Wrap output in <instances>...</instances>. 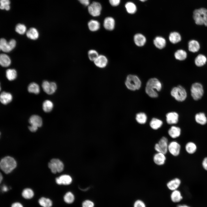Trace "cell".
<instances>
[{
  "label": "cell",
  "mask_w": 207,
  "mask_h": 207,
  "mask_svg": "<svg viewBox=\"0 0 207 207\" xmlns=\"http://www.w3.org/2000/svg\"><path fill=\"white\" fill-rule=\"evenodd\" d=\"M88 27L89 30L92 32H96L98 31L100 27V23L95 20H90L88 23Z\"/></svg>",
  "instance_id": "d4e9b609"
},
{
  "label": "cell",
  "mask_w": 207,
  "mask_h": 207,
  "mask_svg": "<svg viewBox=\"0 0 207 207\" xmlns=\"http://www.w3.org/2000/svg\"><path fill=\"white\" fill-rule=\"evenodd\" d=\"M153 43L155 46L157 48L162 49L166 46V41L165 39L161 36H157L153 40Z\"/></svg>",
  "instance_id": "44dd1931"
},
{
  "label": "cell",
  "mask_w": 207,
  "mask_h": 207,
  "mask_svg": "<svg viewBox=\"0 0 207 207\" xmlns=\"http://www.w3.org/2000/svg\"><path fill=\"white\" fill-rule=\"evenodd\" d=\"M165 155L162 153L157 152L153 157V160L154 163L158 166L164 164L166 159Z\"/></svg>",
  "instance_id": "5bb4252c"
},
{
  "label": "cell",
  "mask_w": 207,
  "mask_h": 207,
  "mask_svg": "<svg viewBox=\"0 0 207 207\" xmlns=\"http://www.w3.org/2000/svg\"><path fill=\"white\" fill-rule=\"evenodd\" d=\"M48 167L52 172L54 174L63 171L64 165L62 162L57 159H53L48 163Z\"/></svg>",
  "instance_id": "9c48e42d"
},
{
  "label": "cell",
  "mask_w": 207,
  "mask_h": 207,
  "mask_svg": "<svg viewBox=\"0 0 207 207\" xmlns=\"http://www.w3.org/2000/svg\"><path fill=\"white\" fill-rule=\"evenodd\" d=\"M174 56L176 59L179 60H183L186 58L187 53L184 50L179 49L175 52Z\"/></svg>",
  "instance_id": "d590c367"
},
{
  "label": "cell",
  "mask_w": 207,
  "mask_h": 207,
  "mask_svg": "<svg viewBox=\"0 0 207 207\" xmlns=\"http://www.w3.org/2000/svg\"><path fill=\"white\" fill-rule=\"evenodd\" d=\"M0 166L1 169L5 173L8 174L16 167V163L13 158L8 156L2 159L0 162Z\"/></svg>",
  "instance_id": "3957f363"
},
{
  "label": "cell",
  "mask_w": 207,
  "mask_h": 207,
  "mask_svg": "<svg viewBox=\"0 0 207 207\" xmlns=\"http://www.w3.org/2000/svg\"><path fill=\"white\" fill-rule=\"evenodd\" d=\"M2 179H3V177L1 175H1H0V182H1V180H2Z\"/></svg>",
  "instance_id": "9f6ffc18"
},
{
  "label": "cell",
  "mask_w": 207,
  "mask_h": 207,
  "mask_svg": "<svg viewBox=\"0 0 207 207\" xmlns=\"http://www.w3.org/2000/svg\"><path fill=\"white\" fill-rule=\"evenodd\" d=\"M6 76L9 80H13L16 78L17 76L16 71L15 70L13 69H8L6 71Z\"/></svg>",
  "instance_id": "e575fe53"
},
{
  "label": "cell",
  "mask_w": 207,
  "mask_h": 207,
  "mask_svg": "<svg viewBox=\"0 0 207 207\" xmlns=\"http://www.w3.org/2000/svg\"><path fill=\"white\" fill-rule=\"evenodd\" d=\"M191 96L195 100H198L202 97L204 93L203 86L200 83H196L191 86Z\"/></svg>",
  "instance_id": "52a82bcc"
},
{
  "label": "cell",
  "mask_w": 207,
  "mask_h": 207,
  "mask_svg": "<svg viewBox=\"0 0 207 207\" xmlns=\"http://www.w3.org/2000/svg\"><path fill=\"white\" fill-rule=\"evenodd\" d=\"M88 11L89 14L93 17L99 16L101 14V6L100 3L93 2L88 7Z\"/></svg>",
  "instance_id": "8fae6325"
},
{
  "label": "cell",
  "mask_w": 207,
  "mask_h": 207,
  "mask_svg": "<svg viewBox=\"0 0 207 207\" xmlns=\"http://www.w3.org/2000/svg\"><path fill=\"white\" fill-rule=\"evenodd\" d=\"M11 64V60L8 55L5 53H2L0 55V64L3 67H7Z\"/></svg>",
  "instance_id": "83f0119b"
},
{
  "label": "cell",
  "mask_w": 207,
  "mask_h": 207,
  "mask_svg": "<svg viewBox=\"0 0 207 207\" xmlns=\"http://www.w3.org/2000/svg\"><path fill=\"white\" fill-rule=\"evenodd\" d=\"M125 7L127 12L130 14H133L136 11V7L135 5L131 2L127 3Z\"/></svg>",
  "instance_id": "7bdbcfd3"
},
{
  "label": "cell",
  "mask_w": 207,
  "mask_h": 207,
  "mask_svg": "<svg viewBox=\"0 0 207 207\" xmlns=\"http://www.w3.org/2000/svg\"><path fill=\"white\" fill-rule=\"evenodd\" d=\"M29 122L31 125L38 128L41 127L43 123L41 117L36 115H32L29 119Z\"/></svg>",
  "instance_id": "ffe728a7"
},
{
  "label": "cell",
  "mask_w": 207,
  "mask_h": 207,
  "mask_svg": "<svg viewBox=\"0 0 207 207\" xmlns=\"http://www.w3.org/2000/svg\"><path fill=\"white\" fill-rule=\"evenodd\" d=\"M140 0L141 1L143 2V1H145L146 0Z\"/></svg>",
  "instance_id": "6f0895ef"
},
{
  "label": "cell",
  "mask_w": 207,
  "mask_h": 207,
  "mask_svg": "<svg viewBox=\"0 0 207 207\" xmlns=\"http://www.w3.org/2000/svg\"><path fill=\"white\" fill-rule=\"evenodd\" d=\"M169 143L167 138L165 137H162L158 142L155 145L154 149L157 152H161L166 154L168 152Z\"/></svg>",
  "instance_id": "8992f818"
},
{
  "label": "cell",
  "mask_w": 207,
  "mask_h": 207,
  "mask_svg": "<svg viewBox=\"0 0 207 207\" xmlns=\"http://www.w3.org/2000/svg\"><path fill=\"white\" fill-rule=\"evenodd\" d=\"M103 25L106 30L109 31H112L115 27V20L112 17H107L104 20Z\"/></svg>",
  "instance_id": "9a60e30c"
},
{
  "label": "cell",
  "mask_w": 207,
  "mask_h": 207,
  "mask_svg": "<svg viewBox=\"0 0 207 207\" xmlns=\"http://www.w3.org/2000/svg\"><path fill=\"white\" fill-rule=\"evenodd\" d=\"M125 84L128 89L133 91L140 89L141 85V82L137 76L129 74L126 77Z\"/></svg>",
  "instance_id": "277c9868"
},
{
  "label": "cell",
  "mask_w": 207,
  "mask_h": 207,
  "mask_svg": "<svg viewBox=\"0 0 207 207\" xmlns=\"http://www.w3.org/2000/svg\"><path fill=\"white\" fill-rule=\"evenodd\" d=\"M39 204L43 207H51L52 205L51 200L49 198L42 197L38 201Z\"/></svg>",
  "instance_id": "8d00e7d4"
},
{
  "label": "cell",
  "mask_w": 207,
  "mask_h": 207,
  "mask_svg": "<svg viewBox=\"0 0 207 207\" xmlns=\"http://www.w3.org/2000/svg\"><path fill=\"white\" fill-rule=\"evenodd\" d=\"M16 41L14 39H11L9 42L4 38H1L0 41V48L3 51L9 52L15 47Z\"/></svg>",
  "instance_id": "ba28073f"
},
{
  "label": "cell",
  "mask_w": 207,
  "mask_h": 207,
  "mask_svg": "<svg viewBox=\"0 0 207 207\" xmlns=\"http://www.w3.org/2000/svg\"><path fill=\"white\" fill-rule=\"evenodd\" d=\"M207 61V58L205 56L202 54L198 55L195 58V63L198 66L201 67L204 65Z\"/></svg>",
  "instance_id": "4dcf8cb0"
},
{
  "label": "cell",
  "mask_w": 207,
  "mask_h": 207,
  "mask_svg": "<svg viewBox=\"0 0 207 207\" xmlns=\"http://www.w3.org/2000/svg\"><path fill=\"white\" fill-rule=\"evenodd\" d=\"M133 207H146V206L143 201L140 200H138L134 202Z\"/></svg>",
  "instance_id": "bcb514c9"
},
{
  "label": "cell",
  "mask_w": 207,
  "mask_h": 207,
  "mask_svg": "<svg viewBox=\"0 0 207 207\" xmlns=\"http://www.w3.org/2000/svg\"><path fill=\"white\" fill-rule=\"evenodd\" d=\"M78 1L82 4L85 6H87L89 3V0H78Z\"/></svg>",
  "instance_id": "f907efd6"
},
{
  "label": "cell",
  "mask_w": 207,
  "mask_h": 207,
  "mask_svg": "<svg viewBox=\"0 0 207 207\" xmlns=\"http://www.w3.org/2000/svg\"><path fill=\"white\" fill-rule=\"evenodd\" d=\"M87 55L89 60L93 62L99 56V54L96 50L92 49L89 50Z\"/></svg>",
  "instance_id": "ab89813d"
},
{
  "label": "cell",
  "mask_w": 207,
  "mask_h": 207,
  "mask_svg": "<svg viewBox=\"0 0 207 207\" xmlns=\"http://www.w3.org/2000/svg\"><path fill=\"white\" fill-rule=\"evenodd\" d=\"M202 164L203 168L205 170L207 171V157H205L203 159Z\"/></svg>",
  "instance_id": "c3c4849f"
},
{
  "label": "cell",
  "mask_w": 207,
  "mask_h": 207,
  "mask_svg": "<svg viewBox=\"0 0 207 207\" xmlns=\"http://www.w3.org/2000/svg\"><path fill=\"white\" fill-rule=\"evenodd\" d=\"M28 129L31 131L32 132H35L37 131L38 127L31 125L30 126H29Z\"/></svg>",
  "instance_id": "816d5d0a"
},
{
  "label": "cell",
  "mask_w": 207,
  "mask_h": 207,
  "mask_svg": "<svg viewBox=\"0 0 207 207\" xmlns=\"http://www.w3.org/2000/svg\"><path fill=\"white\" fill-rule=\"evenodd\" d=\"M181 149V145L176 141H173L169 143L168 152L174 156H177L180 154Z\"/></svg>",
  "instance_id": "30bf717a"
},
{
  "label": "cell",
  "mask_w": 207,
  "mask_h": 207,
  "mask_svg": "<svg viewBox=\"0 0 207 207\" xmlns=\"http://www.w3.org/2000/svg\"><path fill=\"white\" fill-rule=\"evenodd\" d=\"M185 149L186 152L189 154H194L197 149V146L194 142L189 141L187 142L185 145Z\"/></svg>",
  "instance_id": "484cf974"
},
{
  "label": "cell",
  "mask_w": 207,
  "mask_h": 207,
  "mask_svg": "<svg viewBox=\"0 0 207 207\" xmlns=\"http://www.w3.org/2000/svg\"><path fill=\"white\" fill-rule=\"evenodd\" d=\"M93 202L91 200H86L84 201L82 204V207H94Z\"/></svg>",
  "instance_id": "7dc6e473"
},
{
  "label": "cell",
  "mask_w": 207,
  "mask_h": 207,
  "mask_svg": "<svg viewBox=\"0 0 207 207\" xmlns=\"http://www.w3.org/2000/svg\"><path fill=\"white\" fill-rule=\"evenodd\" d=\"M12 99V95L5 91L2 92L0 95V100L2 103L6 105L10 102Z\"/></svg>",
  "instance_id": "603a6c76"
},
{
  "label": "cell",
  "mask_w": 207,
  "mask_h": 207,
  "mask_svg": "<svg viewBox=\"0 0 207 207\" xmlns=\"http://www.w3.org/2000/svg\"><path fill=\"white\" fill-rule=\"evenodd\" d=\"M195 120L196 122L201 125L205 124L207 122V119L205 114L203 113H200L195 116Z\"/></svg>",
  "instance_id": "d6a6232c"
},
{
  "label": "cell",
  "mask_w": 207,
  "mask_h": 207,
  "mask_svg": "<svg viewBox=\"0 0 207 207\" xmlns=\"http://www.w3.org/2000/svg\"><path fill=\"white\" fill-rule=\"evenodd\" d=\"M109 1L112 5L116 6L119 4L120 0H109Z\"/></svg>",
  "instance_id": "681fc988"
},
{
  "label": "cell",
  "mask_w": 207,
  "mask_h": 207,
  "mask_svg": "<svg viewBox=\"0 0 207 207\" xmlns=\"http://www.w3.org/2000/svg\"><path fill=\"white\" fill-rule=\"evenodd\" d=\"M0 9H5L8 10L10 9V1L9 0H0Z\"/></svg>",
  "instance_id": "f6af8a7d"
},
{
  "label": "cell",
  "mask_w": 207,
  "mask_h": 207,
  "mask_svg": "<svg viewBox=\"0 0 207 207\" xmlns=\"http://www.w3.org/2000/svg\"><path fill=\"white\" fill-rule=\"evenodd\" d=\"M134 42L135 44L139 47L144 46L146 41L145 37L141 33H137L135 34L133 37Z\"/></svg>",
  "instance_id": "ac0fdd59"
},
{
  "label": "cell",
  "mask_w": 207,
  "mask_h": 207,
  "mask_svg": "<svg viewBox=\"0 0 207 207\" xmlns=\"http://www.w3.org/2000/svg\"><path fill=\"white\" fill-rule=\"evenodd\" d=\"M34 195V193L32 190L30 188L24 189L22 193L23 197L26 199H30L32 198Z\"/></svg>",
  "instance_id": "60d3db41"
},
{
  "label": "cell",
  "mask_w": 207,
  "mask_h": 207,
  "mask_svg": "<svg viewBox=\"0 0 207 207\" xmlns=\"http://www.w3.org/2000/svg\"><path fill=\"white\" fill-rule=\"evenodd\" d=\"M181 129L175 126H172L168 131V135L172 139H176L179 137L181 134Z\"/></svg>",
  "instance_id": "7402d4cb"
},
{
  "label": "cell",
  "mask_w": 207,
  "mask_h": 207,
  "mask_svg": "<svg viewBox=\"0 0 207 207\" xmlns=\"http://www.w3.org/2000/svg\"><path fill=\"white\" fill-rule=\"evenodd\" d=\"M74 194L71 192H68L64 195V202L66 203L70 204L74 202Z\"/></svg>",
  "instance_id": "b9f144b4"
},
{
  "label": "cell",
  "mask_w": 207,
  "mask_h": 207,
  "mask_svg": "<svg viewBox=\"0 0 207 207\" xmlns=\"http://www.w3.org/2000/svg\"><path fill=\"white\" fill-rule=\"evenodd\" d=\"M171 95L177 101H182L187 97V93L184 88L179 85L174 87L171 91Z\"/></svg>",
  "instance_id": "5b68a950"
},
{
  "label": "cell",
  "mask_w": 207,
  "mask_h": 207,
  "mask_svg": "<svg viewBox=\"0 0 207 207\" xmlns=\"http://www.w3.org/2000/svg\"><path fill=\"white\" fill-rule=\"evenodd\" d=\"M2 189L3 191L5 192L7 191L8 190V188L5 185L3 186Z\"/></svg>",
  "instance_id": "11a10c76"
},
{
  "label": "cell",
  "mask_w": 207,
  "mask_h": 207,
  "mask_svg": "<svg viewBox=\"0 0 207 207\" xmlns=\"http://www.w3.org/2000/svg\"><path fill=\"white\" fill-rule=\"evenodd\" d=\"M93 62L95 65L97 67L103 68L107 66L108 64V60L107 57L105 55L99 54Z\"/></svg>",
  "instance_id": "4fadbf2b"
},
{
  "label": "cell",
  "mask_w": 207,
  "mask_h": 207,
  "mask_svg": "<svg viewBox=\"0 0 207 207\" xmlns=\"http://www.w3.org/2000/svg\"><path fill=\"white\" fill-rule=\"evenodd\" d=\"M181 184V179L178 178H175L168 181L166 184L168 188L173 191L178 189Z\"/></svg>",
  "instance_id": "2e32d148"
},
{
  "label": "cell",
  "mask_w": 207,
  "mask_h": 207,
  "mask_svg": "<svg viewBox=\"0 0 207 207\" xmlns=\"http://www.w3.org/2000/svg\"><path fill=\"white\" fill-rule=\"evenodd\" d=\"M162 124V122L161 120L156 118H153L150 122V125L152 129L156 130L161 127Z\"/></svg>",
  "instance_id": "1f68e13d"
},
{
  "label": "cell",
  "mask_w": 207,
  "mask_h": 207,
  "mask_svg": "<svg viewBox=\"0 0 207 207\" xmlns=\"http://www.w3.org/2000/svg\"><path fill=\"white\" fill-rule=\"evenodd\" d=\"M183 198L182 194L179 190L177 189L172 191L170 195V198L172 202H179L182 200Z\"/></svg>",
  "instance_id": "cb8c5ba5"
},
{
  "label": "cell",
  "mask_w": 207,
  "mask_h": 207,
  "mask_svg": "<svg viewBox=\"0 0 207 207\" xmlns=\"http://www.w3.org/2000/svg\"><path fill=\"white\" fill-rule=\"evenodd\" d=\"M162 84L160 81L156 78H152L147 81L145 88L146 93L150 97L156 98L158 96L156 91H160L162 89Z\"/></svg>",
  "instance_id": "6da1fadb"
},
{
  "label": "cell",
  "mask_w": 207,
  "mask_h": 207,
  "mask_svg": "<svg viewBox=\"0 0 207 207\" xmlns=\"http://www.w3.org/2000/svg\"><path fill=\"white\" fill-rule=\"evenodd\" d=\"M136 119L137 122L139 124H145L147 120V116L144 113L140 112L137 114Z\"/></svg>",
  "instance_id": "f35d334b"
},
{
  "label": "cell",
  "mask_w": 207,
  "mask_h": 207,
  "mask_svg": "<svg viewBox=\"0 0 207 207\" xmlns=\"http://www.w3.org/2000/svg\"><path fill=\"white\" fill-rule=\"evenodd\" d=\"M26 35L28 38L33 40L37 39L39 37V33L34 28H31L26 32Z\"/></svg>",
  "instance_id": "4316f807"
},
{
  "label": "cell",
  "mask_w": 207,
  "mask_h": 207,
  "mask_svg": "<svg viewBox=\"0 0 207 207\" xmlns=\"http://www.w3.org/2000/svg\"><path fill=\"white\" fill-rule=\"evenodd\" d=\"M176 207H191L190 206L185 204H179Z\"/></svg>",
  "instance_id": "db71d44e"
},
{
  "label": "cell",
  "mask_w": 207,
  "mask_h": 207,
  "mask_svg": "<svg viewBox=\"0 0 207 207\" xmlns=\"http://www.w3.org/2000/svg\"><path fill=\"white\" fill-rule=\"evenodd\" d=\"M53 103L49 100L45 101L43 104L42 107L43 111L45 112H50L53 108Z\"/></svg>",
  "instance_id": "74e56055"
},
{
  "label": "cell",
  "mask_w": 207,
  "mask_h": 207,
  "mask_svg": "<svg viewBox=\"0 0 207 207\" xmlns=\"http://www.w3.org/2000/svg\"><path fill=\"white\" fill-rule=\"evenodd\" d=\"M72 179L71 177L68 175H63L56 179V182L59 185H69L71 183Z\"/></svg>",
  "instance_id": "e0dca14e"
},
{
  "label": "cell",
  "mask_w": 207,
  "mask_h": 207,
  "mask_svg": "<svg viewBox=\"0 0 207 207\" xmlns=\"http://www.w3.org/2000/svg\"><path fill=\"white\" fill-rule=\"evenodd\" d=\"M28 91L30 93H34L36 94H38L40 92V88L39 85L35 83H30L28 87Z\"/></svg>",
  "instance_id": "836d02e7"
},
{
  "label": "cell",
  "mask_w": 207,
  "mask_h": 207,
  "mask_svg": "<svg viewBox=\"0 0 207 207\" xmlns=\"http://www.w3.org/2000/svg\"><path fill=\"white\" fill-rule=\"evenodd\" d=\"M42 86L44 91L49 95L53 94L57 88L56 84L55 83L49 82L47 80L43 81Z\"/></svg>",
  "instance_id": "7c38bea8"
},
{
  "label": "cell",
  "mask_w": 207,
  "mask_h": 207,
  "mask_svg": "<svg viewBox=\"0 0 207 207\" xmlns=\"http://www.w3.org/2000/svg\"><path fill=\"white\" fill-rule=\"evenodd\" d=\"M200 49L199 43L195 40H191L188 43V49L192 52L198 51Z\"/></svg>",
  "instance_id": "f1b7e54d"
},
{
  "label": "cell",
  "mask_w": 207,
  "mask_h": 207,
  "mask_svg": "<svg viewBox=\"0 0 207 207\" xmlns=\"http://www.w3.org/2000/svg\"><path fill=\"white\" fill-rule=\"evenodd\" d=\"M193 17L197 25H204L207 26V9L201 7L195 9L193 12Z\"/></svg>",
  "instance_id": "7a4b0ae2"
},
{
  "label": "cell",
  "mask_w": 207,
  "mask_h": 207,
  "mask_svg": "<svg viewBox=\"0 0 207 207\" xmlns=\"http://www.w3.org/2000/svg\"><path fill=\"white\" fill-rule=\"evenodd\" d=\"M15 30L18 34H23L26 33V28L24 25L18 24L16 26Z\"/></svg>",
  "instance_id": "ee69618b"
},
{
  "label": "cell",
  "mask_w": 207,
  "mask_h": 207,
  "mask_svg": "<svg viewBox=\"0 0 207 207\" xmlns=\"http://www.w3.org/2000/svg\"><path fill=\"white\" fill-rule=\"evenodd\" d=\"M169 39L172 43L175 44L181 40V37L178 32H174L170 33L169 36Z\"/></svg>",
  "instance_id": "f546056e"
},
{
  "label": "cell",
  "mask_w": 207,
  "mask_h": 207,
  "mask_svg": "<svg viewBox=\"0 0 207 207\" xmlns=\"http://www.w3.org/2000/svg\"><path fill=\"white\" fill-rule=\"evenodd\" d=\"M11 207H23L22 204L18 202H16L13 203Z\"/></svg>",
  "instance_id": "f5cc1de1"
},
{
  "label": "cell",
  "mask_w": 207,
  "mask_h": 207,
  "mask_svg": "<svg viewBox=\"0 0 207 207\" xmlns=\"http://www.w3.org/2000/svg\"><path fill=\"white\" fill-rule=\"evenodd\" d=\"M166 116L167 122L169 124H175L178 122L179 115L176 112L168 113L166 114Z\"/></svg>",
  "instance_id": "d6986e66"
}]
</instances>
